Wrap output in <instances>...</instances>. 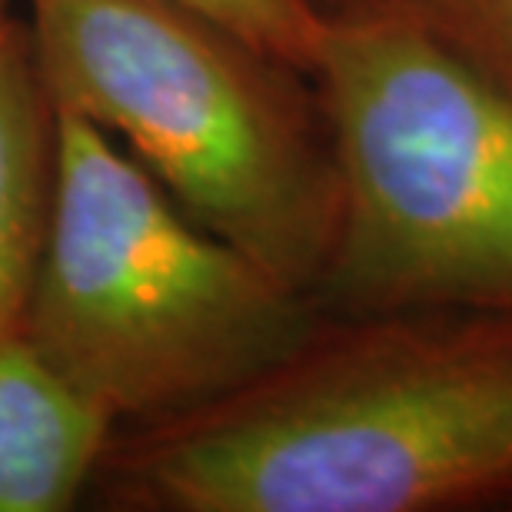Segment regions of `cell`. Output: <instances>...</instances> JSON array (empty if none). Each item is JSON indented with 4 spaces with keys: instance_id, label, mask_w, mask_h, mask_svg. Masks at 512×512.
Segmentation results:
<instances>
[{
    "instance_id": "cell-6",
    "label": "cell",
    "mask_w": 512,
    "mask_h": 512,
    "mask_svg": "<svg viewBox=\"0 0 512 512\" xmlns=\"http://www.w3.org/2000/svg\"><path fill=\"white\" fill-rule=\"evenodd\" d=\"M57 180V107L27 20L0 24V346L17 340L44 256Z\"/></svg>"
},
{
    "instance_id": "cell-2",
    "label": "cell",
    "mask_w": 512,
    "mask_h": 512,
    "mask_svg": "<svg viewBox=\"0 0 512 512\" xmlns=\"http://www.w3.org/2000/svg\"><path fill=\"white\" fill-rule=\"evenodd\" d=\"M54 107L107 130L200 227L293 283L320 260L326 190L260 50L173 0H30Z\"/></svg>"
},
{
    "instance_id": "cell-5",
    "label": "cell",
    "mask_w": 512,
    "mask_h": 512,
    "mask_svg": "<svg viewBox=\"0 0 512 512\" xmlns=\"http://www.w3.org/2000/svg\"><path fill=\"white\" fill-rule=\"evenodd\" d=\"M110 419L24 336L0 346V512L74 509L104 463Z\"/></svg>"
},
{
    "instance_id": "cell-4",
    "label": "cell",
    "mask_w": 512,
    "mask_h": 512,
    "mask_svg": "<svg viewBox=\"0 0 512 512\" xmlns=\"http://www.w3.org/2000/svg\"><path fill=\"white\" fill-rule=\"evenodd\" d=\"M350 293L512 290V104L429 40L323 24Z\"/></svg>"
},
{
    "instance_id": "cell-8",
    "label": "cell",
    "mask_w": 512,
    "mask_h": 512,
    "mask_svg": "<svg viewBox=\"0 0 512 512\" xmlns=\"http://www.w3.org/2000/svg\"><path fill=\"white\" fill-rule=\"evenodd\" d=\"M10 20V0H0V24H7Z\"/></svg>"
},
{
    "instance_id": "cell-3",
    "label": "cell",
    "mask_w": 512,
    "mask_h": 512,
    "mask_svg": "<svg viewBox=\"0 0 512 512\" xmlns=\"http://www.w3.org/2000/svg\"><path fill=\"white\" fill-rule=\"evenodd\" d=\"M512 476V363L313 380L124 466L180 512H406Z\"/></svg>"
},
{
    "instance_id": "cell-7",
    "label": "cell",
    "mask_w": 512,
    "mask_h": 512,
    "mask_svg": "<svg viewBox=\"0 0 512 512\" xmlns=\"http://www.w3.org/2000/svg\"><path fill=\"white\" fill-rule=\"evenodd\" d=\"M193 14L213 20L243 44L286 64H310L323 24L310 0H173Z\"/></svg>"
},
{
    "instance_id": "cell-9",
    "label": "cell",
    "mask_w": 512,
    "mask_h": 512,
    "mask_svg": "<svg viewBox=\"0 0 512 512\" xmlns=\"http://www.w3.org/2000/svg\"><path fill=\"white\" fill-rule=\"evenodd\" d=\"M506 7H509V17H512V0H506Z\"/></svg>"
},
{
    "instance_id": "cell-1",
    "label": "cell",
    "mask_w": 512,
    "mask_h": 512,
    "mask_svg": "<svg viewBox=\"0 0 512 512\" xmlns=\"http://www.w3.org/2000/svg\"><path fill=\"white\" fill-rule=\"evenodd\" d=\"M290 286L57 107L54 210L20 336L114 423L203 403L293 356Z\"/></svg>"
}]
</instances>
